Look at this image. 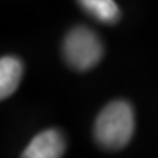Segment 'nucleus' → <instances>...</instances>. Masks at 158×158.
Returning <instances> with one entry per match:
<instances>
[{
	"label": "nucleus",
	"mask_w": 158,
	"mask_h": 158,
	"mask_svg": "<svg viewBox=\"0 0 158 158\" xmlns=\"http://www.w3.org/2000/svg\"><path fill=\"white\" fill-rule=\"evenodd\" d=\"M135 130L134 109L128 102L114 100L100 111L95 121V141L106 149H121L130 142Z\"/></svg>",
	"instance_id": "nucleus-1"
},
{
	"label": "nucleus",
	"mask_w": 158,
	"mask_h": 158,
	"mask_svg": "<svg viewBox=\"0 0 158 158\" xmlns=\"http://www.w3.org/2000/svg\"><path fill=\"white\" fill-rule=\"evenodd\" d=\"M104 56V44L95 32L76 27L63 40V58L76 70H90Z\"/></svg>",
	"instance_id": "nucleus-2"
},
{
	"label": "nucleus",
	"mask_w": 158,
	"mask_h": 158,
	"mask_svg": "<svg viewBox=\"0 0 158 158\" xmlns=\"http://www.w3.org/2000/svg\"><path fill=\"white\" fill-rule=\"evenodd\" d=\"M65 153V137L62 132L51 128L44 130L30 141L21 153L23 158H60Z\"/></svg>",
	"instance_id": "nucleus-3"
},
{
	"label": "nucleus",
	"mask_w": 158,
	"mask_h": 158,
	"mask_svg": "<svg viewBox=\"0 0 158 158\" xmlns=\"http://www.w3.org/2000/svg\"><path fill=\"white\" fill-rule=\"evenodd\" d=\"M23 77V63L16 56H2L0 60V98L6 100L19 86Z\"/></svg>",
	"instance_id": "nucleus-4"
},
{
	"label": "nucleus",
	"mask_w": 158,
	"mask_h": 158,
	"mask_svg": "<svg viewBox=\"0 0 158 158\" xmlns=\"http://www.w3.org/2000/svg\"><path fill=\"white\" fill-rule=\"evenodd\" d=\"M77 2L90 16H93L100 23L113 25L121 18L119 7L114 0H77Z\"/></svg>",
	"instance_id": "nucleus-5"
}]
</instances>
